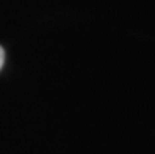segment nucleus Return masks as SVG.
<instances>
[{
    "mask_svg": "<svg viewBox=\"0 0 155 154\" xmlns=\"http://www.w3.org/2000/svg\"><path fill=\"white\" fill-rule=\"evenodd\" d=\"M3 63H5V52H3V49H2V47H0V69H2Z\"/></svg>",
    "mask_w": 155,
    "mask_h": 154,
    "instance_id": "1",
    "label": "nucleus"
}]
</instances>
